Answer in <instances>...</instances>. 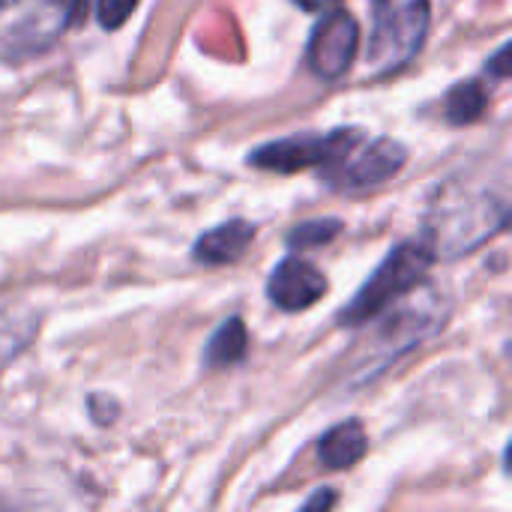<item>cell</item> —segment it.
I'll return each mask as SVG.
<instances>
[{
	"mask_svg": "<svg viewBox=\"0 0 512 512\" xmlns=\"http://www.w3.org/2000/svg\"><path fill=\"white\" fill-rule=\"evenodd\" d=\"M489 108V90L480 81H462L447 93L444 111L453 126H468L480 120Z\"/></svg>",
	"mask_w": 512,
	"mask_h": 512,
	"instance_id": "obj_13",
	"label": "cell"
},
{
	"mask_svg": "<svg viewBox=\"0 0 512 512\" xmlns=\"http://www.w3.org/2000/svg\"><path fill=\"white\" fill-rule=\"evenodd\" d=\"M324 153V135H288L270 144H261L258 150H252L249 162L261 171H273V174H297L306 168H318Z\"/></svg>",
	"mask_w": 512,
	"mask_h": 512,
	"instance_id": "obj_8",
	"label": "cell"
},
{
	"mask_svg": "<svg viewBox=\"0 0 512 512\" xmlns=\"http://www.w3.org/2000/svg\"><path fill=\"white\" fill-rule=\"evenodd\" d=\"M36 315L21 309H0V366L12 363L36 336Z\"/></svg>",
	"mask_w": 512,
	"mask_h": 512,
	"instance_id": "obj_12",
	"label": "cell"
},
{
	"mask_svg": "<svg viewBox=\"0 0 512 512\" xmlns=\"http://www.w3.org/2000/svg\"><path fill=\"white\" fill-rule=\"evenodd\" d=\"M342 234V222L339 219H315V222H303L288 234V246L291 249H321L327 243H333Z\"/></svg>",
	"mask_w": 512,
	"mask_h": 512,
	"instance_id": "obj_14",
	"label": "cell"
},
{
	"mask_svg": "<svg viewBox=\"0 0 512 512\" xmlns=\"http://www.w3.org/2000/svg\"><path fill=\"white\" fill-rule=\"evenodd\" d=\"M360 51V24L348 9H327L309 36V69L324 81H339Z\"/></svg>",
	"mask_w": 512,
	"mask_h": 512,
	"instance_id": "obj_6",
	"label": "cell"
},
{
	"mask_svg": "<svg viewBox=\"0 0 512 512\" xmlns=\"http://www.w3.org/2000/svg\"><path fill=\"white\" fill-rule=\"evenodd\" d=\"M435 252L426 240H411L396 246L384 264L375 270V276L354 294V300L339 312V321L348 327H360L369 324L375 315H381L387 306H393L399 297H405L411 288H417L429 267L435 264Z\"/></svg>",
	"mask_w": 512,
	"mask_h": 512,
	"instance_id": "obj_4",
	"label": "cell"
},
{
	"mask_svg": "<svg viewBox=\"0 0 512 512\" xmlns=\"http://www.w3.org/2000/svg\"><path fill=\"white\" fill-rule=\"evenodd\" d=\"M369 450V438L360 423H339L318 441V459L327 471H348L363 462Z\"/></svg>",
	"mask_w": 512,
	"mask_h": 512,
	"instance_id": "obj_10",
	"label": "cell"
},
{
	"mask_svg": "<svg viewBox=\"0 0 512 512\" xmlns=\"http://www.w3.org/2000/svg\"><path fill=\"white\" fill-rule=\"evenodd\" d=\"M141 0H99L96 3V18L105 30H117L129 21V15L135 12Z\"/></svg>",
	"mask_w": 512,
	"mask_h": 512,
	"instance_id": "obj_15",
	"label": "cell"
},
{
	"mask_svg": "<svg viewBox=\"0 0 512 512\" xmlns=\"http://www.w3.org/2000/svg\"><path fill=\"white\" fill-rule=\"evenodd\" d=\"M432 21L429 0H372V36L366 66L372 75L405 69L426 45Z\"/></svg>",
	"mask_w": 512,
	"mask_h": 512,
	"instance_id": "obj_3",
	"label": "cell"
},
{
	"mask_svg": "<svg viewBox=\"0 0 512 512\" xmlns=\"http://www.w3.org/2000/svg\"><path fill=\"white\" fill-rule=\"evenodd\" d=\"M327 294V276L306 258H285L267 282V297L282 312H306Z\"/></svg>",
	"mask_w": 512,
	"mask_h": 512,
	"instance_id": "obj_7",
	"label": "cell"
},
{
	"mask_svg": "<svg viewBox=\"0 0 512 512\" xmlns=\"http://www.w3.org/2000/svg\"><path fill=\"white\" fill-rule=\"evenodd\" d=\"M291 3H297L306 12H327V9H336L342 0H291Z\"/></svg>",
	"mask_w": 512,
	"mask_h": 512,
	"instance_id": "obj_17",
	"label": "cell"
},
{
	"mask_svg": "<svg viewBox=\"0 0 512 512\" xmlns=\"http://www.w3.org/2000/svg\"><path fill=\"white\" fill-rule=\"evenodd\" d=\"M510 225V186L507 174L462 171L444 180L426 210L423 240L435 258H462Z\"/></svg>",
	"mask_w": 512,
	"mask_h": 512,
	"instance_id": "obj_1",
	"label": "cell"
},
{
	"mask_svg": "<svg viewBox=\"0 0 512 512\" xmlns=\"http://www.w3.org/2000/svg\"><path fill=\"white\" fill-rule=\"evenodd\" d=\"M486 69H489V75H495L498 81H507V78H510V48H507V45H501V48H498V54L489 60V66H486Z\"/></svg>",
	"mask_w": 512,
	"mask_h": 512,
	"instance_id": "obj_16",
	"label": "cell"
},
{
	"mask_svg": "<svg viewBox=\"0 0 512 512\" xmlns=\"http://www.w3.org/2000/svg\"><path fill=\"white\" fill-rule=\"evenodd\" d=\"M333 504H336V495L330 489H324V492H318V495H312L306 501V510H312V507H333Z\"/></svg>",
	"mask_w": 512,
	"mask_h": 512,
	"instance_id": "obj_18",
	"label": "cell"
},
{
	"mask_svg": "<svg viewBox=\"0 0 512 512\" xmlns=\"http://www.w3.org/2000/svg\"><path fill=\"white\" fill-rule=\"evenodd\" d=\"M78 21V0H0V51L39 54Z\"/></svg>",
	"mask_w": 512,
	"mask_h": 512,
	"instance_id": "obj_5",
	"label": "cell"
},
{
	"mask_svg": "<svg viewBox=\"0 0 512 512\" xmlns=\"http://www.w3.org/2000/svg\"><path fill=\"white\" fill-rule=\"evenodd\" d=\"M246 351H249V336H246V324L240 318H228L216 333L213 339L207 342V354H204V363L210 369H228V366H237L246 360Z\"/></svg>",
	"mask_w": 512,
	"mask_h": 512,
	"instance_id": "obj_11",
	"label": "cell"
},
{
	"mask_svg": "<svg viewBox=\"0 0 512 512\" xmlns=\"http://www.w3.org/2000/svg\"><path fill=\"white\" fill-rule=\"evenodd\" d=\"M408 162V150L393 138H369L360 129H336L324 135L318 162L321 177L345 192H366L396 177Z\"/></svg>",
	"mask_w": 512,
	"mask_h": 512,
	"instance_id": "obj_2",
	"label": "cell"
},
{
	"mask_svg": "<svg viewBox=\"0 0 512 512\" xmlns=\"http://www.w3.org/2000/svg\"><path fill=\"white\" fill-rule=\"evenodd\" d=\"M255 240V225L246 219H231L207 234H201L195 240V261L210 264V267H222V264H234L246 255L249 243Z\"/></svg>",
	"mask_w": 512,
	"mask_h": 512,
	"instance_id": "obj_9",
	"label": "cell"
}]
</instances>
